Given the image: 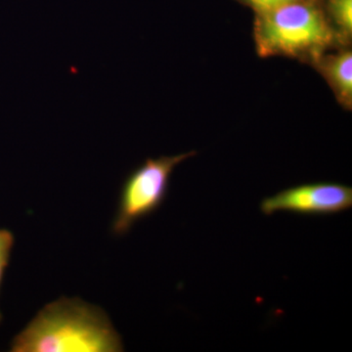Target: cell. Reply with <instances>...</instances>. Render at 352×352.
Returning <instances> with one entry per match:
<instances>
[{
    "label": "cell",
    "mask_w": 352,
    "mask_h": 352,
    "mask_svg": "<svg viewBox=\"0 0 352 352\" xmlns=\"http://www.w3.org/2000/svg\"><path fill=\"white\" fill-rule=\"evenodd\" d=\"M119 333L101 308L61 298L39 310L14 337L12 352L122 351Z\"/></svg>",
    "instance_id": "obj_1"
},
{
    "label": "cell",
    "mask_w": 352,
    "mask_h": 352,
    "mask_svg": "<svg viewBox=\"0 0 352 352\" xmlns=\"http://www.w3.org/2000/svg\"><path fill=\"white\" fill-rule=\"evenodd\" d=\"M256 41L263 56L317 54L333 41V32L312 2H296L258 12Z\"/></svg>",
    "instance_id": "obj_2"
},
{
    "label": "cell",
    "mask_w": 352,
    "mask_h": 352,
    "mask_svg": "<svg viewBox=\"0 0 352 352\" xmlns=\"http://www.w3.org/2000/svg\"><path fill=\"white\" fill-rule=\"evenodd\" d=\"M195 154L188 152L147 159L132 171L120 191L119 206L112 224L113 235H126L136 222L156 212L166 199L176 166Z\"/></svg>",
    "instance_id": "obj_3"
},
{
    "label": "cell",
    "mask_w": 352,
    "mask_h": 352,
    "mask_svg": "<svg viewBox=\"0 0 352 352\" xmlns=\"http://www.w3.org/2000/svg\"><path fill=\"white\" fill-rule=\"evenodd\" d=\"M352 207V188L339 183L300 185L263 199L264 215L278 212L307 215H329L346 212Z\"/></svg>",
    "instance_id": "obj_4"
},
{
    "label": "cell",
    "mask_w": 352,
    "mask_h": 352,
    "mask_svg": "<svg viewBox=\"0 0 352 352\" xmlns=\"http://www.w3.org/2000/svg\"><path fill=\"white\" fill-rule=\"evenodd\" d=\"M324 72L338 96L344 103L351 104L352 99V54L344 51L328 58L323 64Z\"/></svg>",
    "instance_id": "obj_5"
},
{
    "label": "cell",
    "mask_w": 352,
    "mask_h": 352,
    "mask_svg": "<svg viewBox=\"0 0 352 352\" xmlns=\"http://www.w3.org/2000/svg\"><path fill=\"white\" fill-rule=\"evenodd\" d=\"M329 7L336 24L346 36L352 32V0H329Z\"/></svg>",
    "instance_id": "obj_6"
},
{
    "label": "cell",
    "mask_w": 352,
    "mask_h": 352,
    "mask_svg": "<svg viewBox=\"0 0 352 352\" xmlns=\"http://www.w3.org/2000/svg\"><path fill=\"white\" fill-rule=\"evenodd\" d=\"M15 238L13 233L7 229H0V288L3 281L6 268L10 261L11 252H12ZM2 322V314L0 312V324Z\"/></svg>",
    "instance_id": "obj_7"
},
{
    "label": "cell",
    "mask_w": 352,
    "mask_h": 352,
    "mask_svg": "<svg viewBox=\"0 0 352 352\" xmlns=\"http://www.w3.org/2000/svg\"><path fill=\"white\" fill-rule=\"evenodd\" d=\"M249 1L258 12H261V11L270 10L286 4L296 3V2H312V0H249Z\"/></svg>",
    "instance_id": "obj_8"
}]
</instances>
